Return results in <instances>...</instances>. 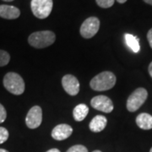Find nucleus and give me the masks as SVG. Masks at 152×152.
Instances as JSON below:
<instances>
[{"label":"nucleus","mask_w":152,"mask_h":152,"mask_svg":"<svg viewBox=\"0 0 152 152\" xmlns=\"http://www.w3.org/2000/svg\"><path fill=\"white\" fill-rule=\"evenodd\" d=\"M116 76L110 71H104L96 75L90 82L91 88L96 91H104L112 89L116 84Z\"/></svg>","instance_id":"obj_1"},{"label":"nucleus","mask_w":152,"mask_h":152,"mask_svg":"<svg viewBox=\"0 0 152 152\" xmlns=\"http://www.w3.org/2000/svg\"><path fill=\"white\" fill-rule=\"evenodd\" d=\"M56 36L51 31H37L30 35L28 37L29 44L35 48H45L54 43Z\"/></svg>","instance_id":"obj_2"},{"label":"nucleus","mask_w":152,"mask_h":152,"mask_svg":"<svg viewBox=\"0 0 152 152\" xmlns=\"http://www.w3.org/2000/svg\"><path fill=\"white\" fill-rule=\"evenodd\" d=\"M4 86L13 95L20 96L25 91V82L20 75L14 72L7 73L4 78Z\"/></svg>","instance_id":"obj_3"},{"label":"nucleus","mask_w":152,"mask_h":152,"mask_svg":"<svg viewBox=\"0 0 152 152\" xmlns=\"http://www.w3.org/2000/svg\"><path fill=\"white\" fill-rule=\"evenodd\" d=\"M53 0H31V8L33 15L38 19H46L53 10Z\"/></svg>","instance_id":"obj_4"},{"label":"nucleus","mask_w":152,"mask_h":152,"mask_svg":"<svg viewBox=\"0 0 152 152\" xmlns=\"http://www.w3.org/2000/svg\"><path fill=\"white\" fill-rule=\"evenodd\" d=\"M148 97V92L145 88H138L131 94L127 100V109L134 113L141 107Z\"/></svg>","instance_id":"obj_5"},{"label":"nucleus","mask_w":152,"mask_h":152,"mask_svg":"<svg viewBox=\"0 0 152 152\" xmlns=\"http://www.w3.org/2000/svg\"><path fill=\"white\" fill-rule=\"evenodd\" d=\"M100 28V20L96 17H90L82 23L80 26V35L84 38L93 37L99 31Z\"/></svg>","instance_id":"obj_6"},{"label":"nucleus","mask_w":152,"mask_h":152,"mask_svg":"<svg viewBox=\"0 0 152 152\" xmlns=\"http://www.w3.org/2000/svg\"><path fill=\"white\" fill-rule=\"evenodd\" d=\"M42 122V110L39 106H35L29 110L26 118V124L31 129L38 128Z\"/></svg>","instance_id":"obj_7"},{"label":"nucleus","mask_w":152,"mask_h":152,"mask_svg":"<svg viewBox=\"0 0 152 152\" xmlns=\"http://www.w3.org/2000/svg\"><path fill=\"white\" fill-rule=\"evenodd\" d=\"M91 105L94 109L106 113H110L113 110V103L112 100L103 95L93 97L91 101Z\"/></svg>","instance_id":"obj_8"},{"label":"nucleus","mask_w":152,"mask_h":152,"mask_svg":"<svg viewBox=\"0 0 152 152\" xmlns=\"http://www.w3.org/2000/svg\"><path fill=\"white\" fill-rule=\"evenodd\" d=\"M62 86L70 96H76L80 91V82L75 76L72 75H66L63 77Z\"/></svg>","instance_id":"obj_9"},{"label":"nucleus","mask_w":152,"mask_h":152,"mask_svg":"<svg viewBox=\"0 0 152 152\" xmlns=\"http://www.w3.org/2000/svg\"><path fill=\"white\" fill-rule=\"evenodd\" d=\"M73 129L70 125L62 124L57 125L52 131V137L56 140H64L71 136Z\"/></svg>","instance_id":"obj_10"},{"label":"nucleus","mask_w":152,"mask_h":152,"mask_svg":"<svg viewBox=\"0 0 152 152\" xmlns=\"http://www.w3.org/2000/svg\"><path fill=\"white\" fill-rule=\"evenodd\" d=\"M20 15V10L12 5H0V17L6 20H15Z\"/></svg>","instance_id":"obj_11"},{"label":"nucleus","mask_w":152,"mask_h":152,"mask_svg":"<svg viewBox=\"0 0 152 152\" xmlns=\"http://www.w3.org/2000/svg\"><path fill=\"white\" fill-rule=\"evenodd\" d=\"M107 119L102 115H97L90 123V129L94 133H99L105 129Z\"/></svg>","instance_id":"obj_12"},{"label":"nucleus","mask_w":152,"mask_h":152,"mask_svg":"<svg viewBox=\"0 0 152 152\" xmlns=\"http://www.w3.org/2000/svg\"><path fill=\"white\" fill-rule=\"evenodd\" d=\"M136 124L144 130H150L152 129V116L143 113L139 114L136 118Z\"/></svg>","instance_id":"obj_13"},{"label":"nucleus","mask_w":152,"mask_h":152,"mask_svg":"<svg viewBox=\"0 0 152 152\" xmlns=\"http://www.w3.org/2000/svg\"><path fill=\"white\" fill-rule=\"evenodd\" d=\"M89 113V108L86 104H79L76 106L73 111L74 118L77 122H81L86 118L87 114Z\"/></svg>","instance_id":"obj_14"},{"label":"nucleus","mask_w":152,"mask_h":152,"mask_svg":"<svg viewBox=\"0 0 152 152\" xmlns=\"http://www.w3.org/2000/svg\"><path fill=\"white\" fill-rule=\"evenodd\" d=\"M124 38L127 46L134 53H137L140 52V40H139V38L135 37V36H134V35H131V34H125Z\"/></svg>","instance_id":"obj_15"},{"label":"nucleus","mask_w":152,"mask_h":152,"mask_svg":"<svg viewBox=\"0 0 152 152\" xmlns=\"http://www.w3.org/2000/svg\"><path fill=\"white\" fill-rule=\"evenodd\" d=\"M10 61V55L4 50H0V67L6 66Z\"/></svg>","instance_id":"obj_16"},{"label":"nucleus","mask_w":152,"mask_h":152,"mask_svg":"<svg viewBox=\"0 0 152 152\" xmlns=\"http://www.w3.org/2000/svg\"><path fill=\"white\" fill-rule=\"evenodd\" d=\"M96 2L97 5L100 6L101 8L107 9L113 5L115 0H96Z\"/></svg>","instance_id":"obj_17"},{"label":"nucleus","mask_w":152,"mask_h":152,"mask_svg":"<svg viewBox=\"0 0 152 152\" xmlns=\"http://www.w3.org/2000/svg\"><path fill=\"white\" fill-rule=\"evenodd\" d=\"M9 139V131L4 127H0V144H3Z\"/></svg>","instance_id":"obj_18"},{"label":"nucleus","mask_w":152,"mask_h":152,"mask_svg":"<svg viewBox=\"0 0 152 152\" xmlns=\"http://www.w3.org/2000/svg\"><path fill=\"white\" fill-rule=\"evenodd\" d=\"M67 152H88V150L86 146L82 145H76L74 146L70 147Z\"/></svg>","instance_id":"obj_19"},{"label":"nucleus","mask_w":152,"mask_h":152,"mask_svg":"<svg viewBox=\"0 0 152 152\" xmlns=\"http://www.w3.org/2000/svg\"><path fill=\"white\" fill-rule=\"evenodd\" d=\"M7 118V112H6L4 107L0 103V124L4 123Z\"/></svg>","instance_id":"obj_20"},{"label":"nucleus","mask_w":152,"mask_h":152,"mask_svg":"<svg viewBox=\"0 0 152 152\" xmlns=\"http://www.w3.org/2000/svg\"><path fill=\"white\" fill-rule=\"evenodd\" d=\"M147 39H148V42H149L151 48H152V28L147 33Z\"/></svg>","instance_id":"obj_21"},{"label":"nucleus","mask_w":152,"mask_h":152,"mask_svg":"<svg viewBox=\"0 0 152 152\" xmlns=\"http://www.w3.org/2000/svg\"><path fill=\"white\" fill-rule=\"evenodd\" d=\"M148 70H149V74H150V75L152 78V62L150 64V65H149V69H148Z\"/></svg>","instance_id":"obj_22"},{"label":"nucleus","mask_w":152,"mask_h":152,"mask_svg":"<svg viewBox=\"0 0 152 152\" xmlns=\"http://www.w3.org/2000/svg\"><path fill=\"white\" fill-rule=\"evenodd\" d=\"M47 152H60V151L58 150V149H51V150H49Z\"/></svg>","instance_id":"obj_23"},{"label":"nucleus","mask_w":152,"mask_h":152,"mask_svg":"<svg viewBox=\"0 0 152 152\" xmlns=\"http://www.w3.org/2000/svg\"><path fill=\"white\" fill-rule=\"evenodd\" d=\"M144 2H145V3H146V4H151V5H152V0H144Z\"/></svg>","instance_id":"obj_24"},{"label":"nucleus","mask_w":152,"mask_h":152,"mask_svg":"<svg viewBox=\"0 0 152 152\" xmlns=\"http://www.w3.org/2000/svg\"><path fill=\"white\" fill-rule=\"evenodd\" d=\"M119 4H124V3H126L127 2V0H117Z\"/></svg>","instance_id":"obj_25"},{"label":"nucleus","mask_w":152,"mask_h":152,"mask_svg":"<svg viewBox=\"0 0 152 152\" xmlns=\"http://www.w3.org/2000/svg\"><path fill=\"white\" fill-rule=\"evenodd\" d=\"M0 152H9L8 151H6L4 149H0Z\"/></svg>","instance_id":"obj_26"},{"label":"nucleus","mask_w":152,"mask_h":152,"mask_svg":"<svg viewBox=\"0 0 152 152\" xmlns=\"http://www.w3.org/2000/svg\"><path fill=\"white\" fill-rule=\"evenodd\" d=\"M3 1H5V2H12L14 0H3Z\"/></svg>","instance_id":"obj_27"},{"label":"nucleus","mask_w":152,"mask_h":152,"mask_svg":"<svg viewBox=\"0 0 152 152\" xmlns=\"http://www.w3.org/2000/svg\"><path fill=\"white\" fill-rule=\"evenodd\" d=\"M92 152H102V151H94Z\"/></svg>","instance_id":"obj_28"},{"label":"nucleus","mask_w":152,"mask_h":152,"mask_svg":"<svg viewBox=\"0 0 152 152\" xmlns=\"http://www.w3.org/2000/svg\"><path fill=\"white\" fill-rule=\"evenodd\" d=\"M150 152H152V148H151V151H150Z\"/></svg>","instance_id":"obj_29"}]
</instances>
